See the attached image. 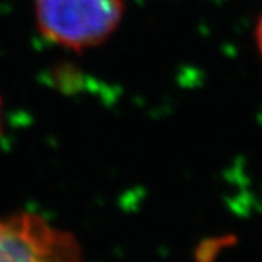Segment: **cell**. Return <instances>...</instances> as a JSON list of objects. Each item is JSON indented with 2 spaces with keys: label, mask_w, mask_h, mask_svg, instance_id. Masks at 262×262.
I'll return each mask as SVG.
<instances>
[{
  "label": "cell",
  "mask_w": 262,
  "mask_h": 262,
  "mask_svg": "<svg viewBox=\"0 0 262 262\" xmlns=\"http://www.w3.org/2000/svg\"><path fill=\"white\" fill-rule=\"evenodd\" d=\"M123 11V0H35L40 33L78 52L107 41L119 29Z\"/></svg>",
  "instance_id": "6da1fadb"
},
{
  "label": "cell",
  "mask_w": 262,
  "mask_h": 262,
  "mask_svg": "<svg viewBox=\"0 0 262 262\" xmlns=\"http://www.w3.org/2000/svg\"><path fill=\"white\" fill-rule=\"evenodd\" d=\"M254 41H256V48L262 57V14L259 16V19L256 23V29H254Z\"/></svg>",
  "instance_id": "3957f363"
},
{
  "label": "cell",
  "mask_w": 262,
  "mask_h": 262,
  "mask_svg": "<svg viewBox=\"0 0 262 262\" xmlns=\"http://www.w3.org/2000/svg\"><path fill=\"white\" fill-rule=\"evenodd\" d=\"M0 135H2V98H0Z\"/></svg>",
  "instance_id": "277c9868"
},
{
  "label": "cell",
  "mask_w": 262,
  "mask_h": 262,
  "mask_svg": "<svg viewBox=\"0 0 262 262\" xmlns=\"http://www.w3.org/2000/svg\"><path fill=\"white\" fill-rule=\"evenodd\" d=\"M0 262H84L73 234L38 213L0 216Z\"/></svg>",
  "instance_id": "7a4b0ae2"
}]
</instances>
